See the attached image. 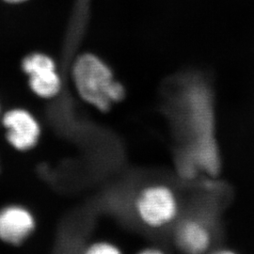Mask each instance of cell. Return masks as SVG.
<instances>
[{"mask_svg": "<svg viewBox=\"0 0 254 254\" xmlns=\"http://www.w3.org/2000/svg\"><path fill=\"white\" fill-rule=\"evenodd\" d=\"M180 210L178 196L169 186H147L136 195L135 211L147 227L161 229L173 223Z\"/></svg>", "mask_w": 254, "mask_h": 254, "instance_id": "3", "label": "cell"}, {"mask_svg": "<svg viewBox=\"0 0 254 254\" xmlns=\"http://www.w3.org/2000/svg\"><path fill=\"white\" fill-rule=\"evenodd\" d=\"M73 78L79 96L100 111H108L126 96L122 83L114 79L109 65L93 54H83L73 66Z\"/></svg>", "mask_w": 254, "mask_h": 254, "instance_id": "2", "label": "cell"}, {"mask_svg": "<svg viewBox=\"0 0 254 254\" xmlns=\"http://www.w3.org/2000/svg\"><path fill=\"white\" fill-rule=\"evenodd\" d=\"M8 3H12V4H16V3H21V2H24V1H27V0H4Z\"/></svg>", "mask_w": 254, "mask_h": 254, "instance_id": "9", "label": "cell"}, {"mask_svg": "<svg viewBox=\"0 0 254 254\" xmlns=\"http://www.w3.org/2000/svg\"><path fill=\"white\" fill-rule=\"evenodd\" d=\"M24 72L29 76V86L37 95L44 98L56 96L62 88L53 59L47 55L34 53L23 61Z\"/></svg>", "mask_w": 254, "mask_h": 254, "instance_id": "4", "label": "cell"}, {"mask_svg": "<svg viewBox=\"0 0 254 254\" xmlns=\"http://www.w3.org/2000/svg\"><path fill=\"white\" fill-rule=\"evenodd\" d=\"M9 143L18 150H27L35 145L39 139L40 126L29 112L23 109L10 110L3 119Z\"/></svg>", "mask_w": 254, "mask_h": 254, "instance_id": "5", "label": "cell"}, {"mask_svg": "<svg viewBox=\"0 0 254 254\" xmlns=\"http://www.w3.org/2000/svg\"><path fill=\"white\" fill-rule=\"evenodd\" d=\"M34 226V218L25 208L10 206L0 212V238L8 243L22 242Z\"/></svg>", "mask_w": 254, "mask_h": 254, "instance_id": "6", "label": "cell"}, {"mask_svg": "<svg viewBox=\"0 0 254 254\" xmlns=\"http://www.w3.org/2000/svg\"><path fill=\"white\" fill-rule=\"evenodd\" d=\"M176 241L186 253L202 254L212 244V233L207 224L198 218H188L178 226Z\"/></svg>", "mask_w": 254, "mask_h": 254, "instance_id": "7", "label": "cell"}, {"mask_svg": "<svg viewBox=\"0 0 254 254\" xmlns=\"http://www.w3.org/2000/svg\"><path fill=\"white\" fill-rule=\"evenodd\" d=\"M185 123L191 137L188 150L200 171L217 176L221 170V157L215 132V109L208 90L201 84H191L183 95Z\"/></svg>", "mask_w": 254, "mask_h": 254, "instance_id": "1", "label": "cell"}, {"mask_svg": "<svg viewBox=\"0 0 254 254\" xmlns=\"http://www.w3.org/2000/svg\"><path fill=\"white\" fill-rule=\"evenodd\" d=\"M88 254H120L121 251L119 250L117 246L109 243V242H96L91 244L88 250H87Z\"/></svg>", "mask_w": 254, "mask_h": 254, "instance_id": "8", "label": "cell"}]
</instances>
